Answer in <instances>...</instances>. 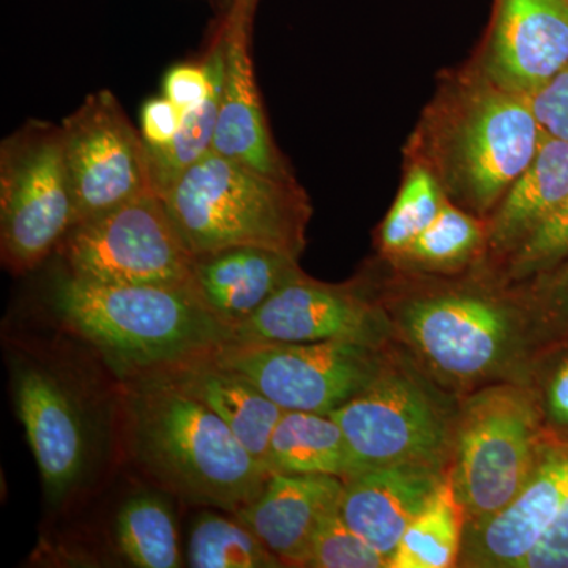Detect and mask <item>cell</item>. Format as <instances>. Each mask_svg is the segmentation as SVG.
Returning a JSON list of instances; mask_svg holds the SVG:
<instances>
[{
    "label": "cell",
    "instance_id": "obj_1",
    "mask_svg": "<svg viewBox=\"0 0 568 568\" xmlns=\"http://www.w3.org/2000/svg\"><path fill=\"white\" fill-rule=\"evenodd\" d=\"M377 291L396 345L459 398L496 383H529L541 353L517 286L474 268L466 278L395 272Z\"/></svg>",
    "mask_w": 568,
    "mask_h": 568
},
{
    "label": "cell",
    "instance_id": "obj_2",
    "mask_svg": "<svg viewBox=\"0 0 568 568\" xmlns=\"http://www.w3.org/2000/svg\"><path fill=\"white\" fill-rule=\"evenodd\" d=\"M545 136L529 97L497 84L470 59L439 78L405 163L424 166L452 204L487 220Z\"/></svg>",
    "mask_w": 568,
    "mask_h": 568
},
{
    "label": "cell",
    "instance_id": "obj_3",
    "mask_svg": "<svg viewBox=\"0 0 568 568\" xmlns=\"http://www.w3.org/2000/svg\"><path fill=\"white\" fill-rule=\"evenodd\" d=\"M123 409L134 465L183 503L234 515L271 476L211 407L163 372L129 377Z\"/></svg>",
    "mask_w": 568,
    "mask_h": 568
},
{
    "label": "cell",
    "instance_id": "obj_4",
    "mask_svg": "<svg viewBox=\"0 0 568 568\" xmlns=\"http://www.w3.org/2000/svg\"><path fill=\"white\" fill-rule=\"evenodd\" d=\"M52 310L126 377L220 353L235 332L192 284L114 286L70 274L52 286Z\"/></svg>",
    "mask_w": 568,
    "mask_h": 568
},
{
    "label": "cell",
    "instance_id": "obj_5",
    "mask_svg": "<svg viewBox=\"0 0 568 568\" xmlns=\"http://www.w3.org/2000/svg\"><path fill=\"white\" fill-rule=\"evenodd\" d=\"M193 256L261 246L301 260L313 207L297 181L284 182L209 152L162 196Z\"/></svg>",
    "mask_w": 568,
    "mask_h": 568
},
{
    "label": "cell",
    "instance_id": "obj_6",
    "mask_svg": "<svg viewBox=\"0 0 568 568\" xmlns=\"http://www.w3.org/2000/svg\"><path fill=\"white\" fill-rule=\"evenodd\" d=\"M458 406L396 345L381 375L331 416L345 433L354 474L399 465L448 470Z\"/></svg>",
    "mask_w": 568,
    "mask_h": 568
},
{
    "label": "cell",
    "instance_id": "obj_7",
    "mask_svg": "<svg viewBox=\"0 0 568 568\" xmlns=\"http://www.w3.org/2000/svg\"><path fill=\"white\" fill-rule=\"evenodd\" d=\"M544 440L529 384L507 381L462 396L448 474L466 511V528L491 518L517 497Z\"/></svg>",
    "mask_w": 568,
    "mask_h": 568
},
{
    "label": "cell",
    "instance_id": "obj_8",
    "mask_svg": "<svg viewBox=\"0 0 568 568\" xmlns=\"http://www.w3.org/2000/svg\"><path fill=\"white\" fill-rule=\"evenodd\" d=\"M74 226L61 125L29 122L0 149L2 263L22 275L58 252Z\"/></svg>",
    "mask_w": 568,
    "mask_h": 568
},
{
    "label": "cell",
    "instance_id": "obj_9",
    "mask_svg": "<svg viewBox=\"0 0 568 568\" xmlns=\"http://www.w3.org/2000/svg\"><path fill=\"white\" fill-rule=\"evenodd\" d=\"M69 274L114 286L192 284L194 256L162 197L144 194L74 224L59 246Z\"/></svg>",
    "mask_w": 568,
    "mask_h": 568
},
{
    "label": "cell",
    "instance_id": "obj_10",
    "mask_svg": "<svg viewBox=\"0 0 568 568\" xmlns=\"http://www.w3.org/2000/svg\"><path fill=\"white\" fill-rule=\"evenodd\" d=\"M395 345L331 339L316 343H239L215 354L248 377L283 410L332 414L383 372Z\"/></svg>",
    "mask_w": 568,
    "mask_h": 568
},
{
    "label": "cell",
    "instance_id": "obj_11",
    "mask_svg": "<svg viewBox=\"0 0 568 568\" xmlns=\"http://www.w3.org/2000/svg\"><path fill=\"white\" fill-rule=\"evenodd\" d=\"M61 133L74 224L155 194L145 142L111 91L91 93Z\"/></svg>",
    "mask_w": 568,
    "mask_h": 568
},
{
    "label": "cell",
    "instance_id": "obj_12",
    "mask_svg": "<svg viewBox=\"0 0 568 568\" xmlns=\"http://www.w3.org/2000/svg\"><path fill=\"white\" fill-rule=\"evenodd\" d=\"M239 343H316L331 339L395 345L394 328L379 294L368 284H331L304 275L287 283L244 324Z\"/></svg>",
    "mask_w": 568,
    "mask_h": 568
},
{
    "label": "cell",
    "instance_id": "obj_13",
    "mask_svg": "<svg viewBox=\"0 0 568 568\" xmlns=\"http://www.w3.org/2000/svg\"><path fill=\"white\" fill-rule=\"evenodd\" d=\"M18 416L39 465L47 495L65 499L81 484L92 455L88 414L69 384L33 362L13 368Z\"/></svg>",
    "mask_w": 568,
    "mask_h": 568
},
{
    "label": "cell",
    "instance_id": "obj_14",
    "mask_svg": "<svg viewBox=\"0 0 568 568\" xmlns=\"http://www.w3.org/2000/svg\"><path fill=\"white\" fill-rule=\"evenodd\" d=\"M473 61L508 91L532 97L568 65V0H495Z\"/></svg>",
    "mask_w": 568,
    "mask_h": 568
},
{
    "label": "cell",
    "instance_id": "obj_15",
    "mask_svg": "<svg viewBox=\"0 0 568 568\" xmlns=\"http://www.w3.org/2000/svg\"><path fill=\"white\" fill-rule=\"evenodd\" d=\"M567 500L568 443L545 437L537 465L517 497L491 518L466 528L459 566L521 567Z\"/></svg>",
    "mask_w": 568,
    "mask_h": 568
},
{
    "label": "cell",
    "instance_id": "obj_16",
    "mask_svg": "<svg viewBox=\"0 0 568 568\" xmlns=\"http://www.w3.org/2000/svg\"><path fill=\"white\" fill-rule=\"evenodd\" d=\"M252 18V10L233 3L222 24L226 54L212 152L268 178L294 182L293 171L272 138L254 80L250 52Z\"/></svg>",
    "mask_w": 568,
    "mask_h": 568
},
{
    "label": "cell",
    "instance_id": "obj_17",
    "mask_svg": "<svg viewBox=\"0 0 568 568\" xmlns=\"http://www.w3.org/2000/svg\"><path fill=\"white\" fill-rule=\"evenodd\" d=\"M343 487L342 477L272 474L260 495L234 517L284 566L306 567L321 523L338 510Z\"/></svg>",
    "mask_w": 568,
    "mask_h": 568
},
{
    "label": "cell",
    "instance_id": "obj_18",
    "mask_svg": "<svg viewBox=\"0 0 568 568\" xmlns=\"http://www.w3.org/2000/svg\"><path fill=\"white\" fill-rule=\"evenodd\" d=\"M448 470L399 465L343 478L338 511L347 526L390 562L403 534L435 495Z\"/></svg>",
    "mask_w": 568,
    "mask_h": 568
},
{
    "label": "cell",
    "instance_id": "obj_19",
    "mask_svg": "<svg viewBox=\"0 0 568 568\" xmlns=\"http://www.w3.org/2000/svg\"><path fill=\"white\" fill-rule=\"evenodd\" d=\"M298 260L261 246L194 256L192 286L213 315L235 328L287 283L304 276Z\"/></svg>",
    "mask_w": 568,
    "mask_h": 568
},
{
    "label": "cell",
    "instance_id": "obj_20",
    "mask_svg": "<svg viewBox=\"0 0 568 568\" xmlns=\"http://www.w3.org/2000/svg\"><path fill=\"white\" fill-rule=\"evenodd\" d=\"M568 196V141L545 136L529 166L487 219V250L478 268L495 274Z\"/></svg>",
    "mask_w": 568,
    "mask_h": 568
},
{
    "label": "cell",
    "instance_id": "obj_21",
    "mask_svg": "<svg viewBox=\"0 0 568 568\" xmlns=\"http://www.w3.org/2000/svg\"><path fill=\"white\" fill-rule=\"evenodd\" d=\"M156 372H163L211 407L265 469L268 443L284 410L254 386L248 377L222 364L215 354Z\"/></svg>",
    "mask_w": 568,
    "mask_h": 568
},
{
    "label": "cell",
    "instance_id": "obj_22",
    "mask_svg": "<svg viewBox=\"0 0 568 568\" xmlns=\"http://www.w3.org/2000/svg\"><path fill=\"white\" fill-rule=\"evenodd\" d=\"M265 469L290 476H334L354 474L353 458L342 426L331 414L284 410L271 443Z\"/></svg>",
    "mask_w": 568,
    "mask_h": 568
},
{
    "label": "cell",
    "instance_id": "obj_23",
    "mask_svg": "<svg viewBox=\"0 0 568 568\" xmlns=\"http://www.w3.org/2000/svg\"><path fill=\"white\" fill-rule=\"evenodd\" d=\"M487 250V220L447 201L435 222L406 248L386 257L392 271L410 275L458 276L477 268Z\"/></svg>",
    "mask_w": 568,
    "mask_h": 568
},
{
    "label": "cell",
    "instance_id": "obj_24",
    "mask_svg": "<svg viewBox=\"0 0 568 568\" xmlns=\"http://www.w3.org/2000/svg\"><path fill=\"white\" fill-rule=\"evenodd\" d=\"M466 511L450 474L407 526L390 559V568H454L462 560Z\"/></svg>",
    "mask_w": 568,
    "mask_h": 568
},
{
    "label": "cell",
    "instance_id": "obj_25",
    "mask_svg": "<svg viewBox=\"0 0 568 568\" xmlns=\"http://www.w3.org/2000/svg\"><path fill=\"white\" fill-rule=\"evenodd\" d=\"M115 541L134 567L183 566L178 523L168 500L156 495H138L123 504L115 521Z\"/></svg>",
    "mask_w": 568,
    "mask_h": 568
},
{
    "label": "cell",
    "instance_id": "obj_26",
    "mask_svg": "<svg viewBox=\"0 0 568 568\" xmlns=\"http://www.w3.org/2000/svg\"><path fill=\"white\" fill-rule=\"evenodd\" d=\"M224 54H226V47L223 40V51L220 52L216 61L211 95L200 106L183 112L182 126L174 140L162 148L145 145L149 173H151L153 192L156 196L162 197L193 164L212 152L223 91Z\"/></svg>",
    "mask_w": 568,
    "mask_h": 568
},
{
    "label": "cell",
    "instance_id": "obj_27",
    "mask_svg": "<svg viewBox=\"0 0 568 568\" xmlns=\"http://www.w3.org/2000/svg\"><path fill=\"white\" fill-rule=\"evenodd\" d=\"M186 566L193 568L284 567L241 519L209 508L194 518L190 529Z\"/></svg>",
    "mask_w": 568,
    "mask_h": 568
},
{
    "label": "cell",
    "instance_id": "obj_28",
    "mask_svg": "<svg viewBox=\"0 0 568 568\" xmlns=\"http://www.w3.org/2000/svg\"><path fill=\"white\" fill-rule=\"evenodd\" d=\"M447 201L439 183L428 170L417 163H405L402 189L377 230L381 256L386 260L406 248L435 222Z\"/></svg>",
    "mask_w": 568,
    "mask_h": 568
},
{
    "label": "cell",
    "instance_id": "obj_29",
    "mask_svg": "<svg viewBox=\"0 0 568 568\" xmlns=\"http://www.w3.org/2000/svg\"><path fill=\"white\" fill-rule=\"evenodd\" d=\"M568 257V196L528 241L495 272L500 282L515 286L545 274Z\"/></svg>",
    "mask_w": 568,
    "mask_h": 568
},
{
    "label": "cell",
    "instance_id": "obj_30",
    "mask_svg": "<svg viewBox=\"0 0 568 568\" xmlns=\"http://www.w3.org/2000/svg\"><path fill=\"white\" fill-rule=\"evenodd\" d=\"M528 384L536 394L545 437L568 443V336L537 355Z\"/></svg>",
    "mask_w": 568,
    "mask_h": 568
},
{
    "label": "cell",
    "instance_id": "obj_31",
    "mask_svg": "<svg viewBox=\"0 0 568 568\" xmlns=\"http://www.w3.org/2000/svg\"><path fill=\"white\" fill-rule=\"evenodd\" d=\"M528 306L541 351L568 336V257L529 282L515 284Z\"/></svg>",
    "mask_w": 568,
    "mask_h": 568
},
{
    "label": "cell",
    "instance_id": "obj_32",
    "mask_svg": "<svg viewBox=\"0 0 568 568\" xmlns=\"http://www.w3.org/2000/svg\"><path fill=\"white\" fill-rule=\"evenodd\" d=\"M306 567L312 568H390L386 556L357 536L338 510L321 523Z\"/></svg>",
    "mask_w": 568,
    "mask_h": 568
},
{
    "label": "cell",
    "instance_id": "obj_33",
    "mask_svg": "<svg viewBox=\"0 0 568 568\" xmlns=\"http://www.w3.org/2000/svg\"><path fill=\"white\" fill-rule=\"evenodd\" d=\"M529 102L544 132L568 141V65L529 97Z\"/></svg>",
    "mask_w": 568,
    "mask_h": 568
},
{
    "label": "cell",
    "instance_id": "obj_34",
    "mask_svg": "<svg viewBox=\"0 0 568 568\" xmlns=\"http://www.w3.org/2000/svg\"><path fill=\"white\" fill-rule=\"evenodd\" d=\"M183 111L166 97H155L142 104L141 136L149 148H162L181 130Z\"/></svg>",
    "mask_w": 568,
    "mask_h": 568
},
{
    "label": "cell",
    "instance_id": "obj_35",
    "mask_svg": "<svg viewBox=\"0 0 568 568\" xmlns=\"http://www.w3.org/2000/svg\"><path fill=\"white\" fill-rule=\"evenodd\" d=\"M519 568H568V500L547 536Z\"/></svg>",
    "mask_w": 568,
    "mask_h": 568
},
{
    "label": "cell",
    "instance_id": "obj_36",
    "mask_svg": "<svg viewBox=\"0 0 568 568\" xmlns=\"http://www.w3.org/2000/svg\"><path fill=\"white\" fill-rule=\"evenodd\" d=\"M256 2L257 0H234L233 3H239V6L246 7V9L254 11Z\"/></svg>",
    "mask_w": 568,
    "mask_h": 568
}]
</instances>
